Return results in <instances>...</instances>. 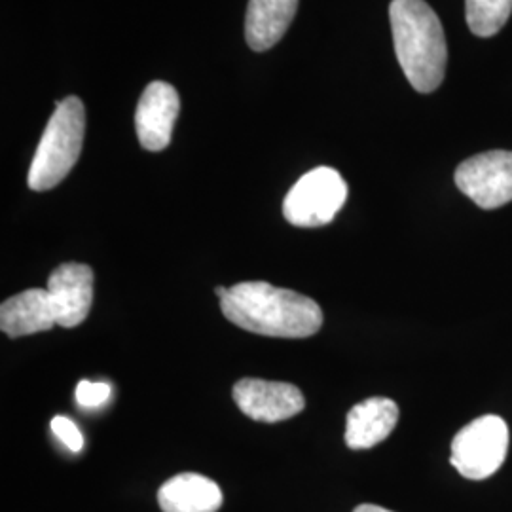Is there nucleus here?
I'll return each instance as SVG.
<instances>
[{
	"instance_id": "nucleus-1",
	"label": "nucleus",
	"mask_w": 512,
	"mask_h": 512,
	"mask_svg": "<svg viewBox=\"0 0 512 512\" xmlns=\"http://www.w3.org/2000/svg\"><path fill=\"white\" fill-rule=\"evenodd\" d=\"M220 310L236 327L270 338H310L323 327V311L315 300L266 281L238 283Z\"/></svg>"
},
{
	"instance_id": "nucleus-2",
	"label": "nucleus",
	"mask_w": 512,
	"mask_h": 512,
	"mask_svg": "<svg viewBox=\"0 0 512 512\" xmlns=\"http://www.w3.org/2000/svg\"><path fill=\"white\" fill-rule=\"evenodd\" d=\"M399 65L420 93L439 90L448 63V46L439 16L425 0H393L389 6Z\"/></svg>"
},
{
	"instance_id": "nucleus-3",
	"label": "nucleus",
	"mask_w": 512,
	"mask_h": 512,
	"mask_svg": "<svg viewBox=\"0 0 512 512\" xmlns=\"http://www.w3.org/2000/svg\"><path fill=\"white\" fill-rule=\"evenodd\" d=\"M86 133V110L78 97L55 103L54 114L42 133L27 184L35 192L52 190L61 183L80 158Z\"/></svg>"
},
{
	"instance_id": "nucleus-4",
	"label": "nucleus",
	"mask_w": 512,
	"mask_h": 512,
	"mask_svg": "<svg viewBox=\"0 0 512 512\" xmlns=\"http://www.w3.org/2000/svg\"><path fill=\"white\" fill-rule=\"evenodd\" d=\"M348 200V184L332 167H317L296 181L283 202L287 222L298 228H319L334 220Z\"/></svg>"
},
{
	"instance_id": "nucleus-5",
	"label": "nucleus",
	"mask_w": 512,
	"mask_h": 512,
	"mask_svg": "<svg viewBox=\"0 0 512 512\" xmlns=\"http://www.w3.org/2000/svg\"><path fill=\"white\" fill-rule=\"evenodd\" d=\"M509 450V427L499 416H482L465 425L452 442L450 463L469 480H484L499 471Z\"/></svg>"
},
{
	"instance_id": "nucleus-6",
	"label": "nucleus",
	"mask_w": 512,
	"mask_h": 512,
	"mask_svg": "<svg viewBox=\"0 0 512 512\" xmlns=\"http://www.w3.org/2000/svg\"><path fill=\"white\" fill-rule=\"evenodd\" d=\"M454 179L459 190L480 209L503 207L512 202V152L476 154L458 165Z\"/></svg>"
},
{
	"instance_id": "nucleus-7",
	"label": "nucleus",
	"mask_w": 512,
	"mask_h": 512,
	"mask_svg": "<svg viewBox=\"0 0 512 512\" xmlns=\"http://www.w3.org/2000/svg\"><path fill=\"white\" fill-rule=\"evenodd\" d=\"M234 401L239 410L262 423H277L298 416L306 401L302 391L293 384L243 378L234 385Z\"/></svg>"
},
{
	"instance_id": "nucleus-8",
	"label": "nucleus",
	"mask_w": 512,
	"mask_h": 512,
	"mask_svg": "<svg viewBox=\"0 0 512 512\" xmlns=\"http://www.w3.org/2000/svg\"><path fill=\"white\" fill-rule=\"evenodd\" d=\"M179 109L181 99L171 84L162 80L150 82L135 110V129L141 147L150 152L169 147Z\"/></svg>"
},
{
	"instance_id": "nucleus-9",
	"label": "nucleus",
	"mask_w": 512,
	"mask_h": 512,
	"mask_svg": "<svg viewBox=\"0 0 512 512\" xmlns=\"http://www.w3.org/2000/svg\"><path fill=\"white\" fill-rule=\"evenodd\" d=\"M57 325L73 329L86 321L93 302V270L86 264L67 262L55 268L48 279Z\"/></svg>"
},
{
	"instance_id": "nucleus-10",
	"label": "nucleus",
	"mask_w": 512,
	"mask_h": 512,
	"mask_svg": "<svg viewBox=\"0 0 512 512\" xmlns=\"http://www.w3.org/2000/svg\"><path fill=\"white\" fill-rule=\"evenodd\" d=\"M55 325L57 313L48 289L23 291L0 306V329L10 338L44 332Z\"/></svg>"
},
{
	"instance_id": "nucleus-11",
	"label": "nucleus",
	"mask_w": 512,
	"mask_h": 512,
	"mask_svg": "<svg viewBox=\"0 0 512 512\" xmlns=\"http://www.w3.org/2000/svg\"><path fill=\"white\" fill-rule=\"evenodd\" d=\"M399 421V406L385 397H370L355 404L346 420V444L351 450H368L387 439Z\"/></svg>"
},
{
	"instance_id": "nucleus-12",
	"label": "nucleus",
	"mask_w": 512,
	"mask_h": 512,
	"mask_svg": "<svg viewBox=\"0 0 512 512\" xmlns=\"http://www.w3.org/2000/svg\"><path fill=\"white\" fill-rule=\"evenodd\" d=\"M222 499L219 484L198 473L173 476L158 490V503L164 512H217Z\"/></svg>"
},
{
	"instance_id": "nucleus-13",
	"label": "nucleus",
	"mask_w": 512,
	"mask_h": 512,
	"mask_svg": "<svg viewBox=\"0 0 512 512\" xmlns=\"http://www.w3.org/2000/svg\"><path fill=\"white\" fill-rule=\"evenodd\" d=\"M298 10V0H249L245 38L251 50L266 52L285 37Z\"/></svg>"
},
{
	"instance_id": "nucleus-14",
	"label": "nucleus",
	"mask_w": 512,
	"mask_h": 512,
	"mask_svg": "<svg viewBox=\"0 0 512 512\" xmlns=\"http://www.w3.org/2000/svg\"><path fill=\"white\" fill-rule=\"evenodd\" d=\"M511 14L512 0H465L467 25L476 37H494L505 27Z\"/></svg>"
},
{
	"instance_id": "nucleus-15",
	"label": "nucleus",
	"mask_w": 512,
	"mask_h": 512,
	"mask_svg": "<svg viewBox=\"0 0 512 512\" xmlns=\"http://www.w3.org/2000/svg\"><path fill=\"white\" fill-rule=\"evenodd\" d=\"M110 393H112V387L105 382L82 380L76 385V403L82 408H99L109 401Z\"/></svg>"
},
{
	"instance_id": "nucleus-16",
	"label": "nucleus",
	"mask_w": 512,
	"mask_h": 512,
	"mask_svg": "<svg viewBox=\"0 0 512 512\" xmlns=\"http://www.w3.org/2000/svg\"><path fill=\"white\" fill-rule=\"evenodd\" d=\"M52 433L57 439L65 444V448H69L73 454L82 452L84 448V437L80 433V429L76 427V423L65 416H55L52 420Z\"/></svg>"
},
{
	"instance_id": "nucleus-17",
	"label": "nucleus",
	"mask_w": 512,
	"mask_h": 512,
	"mask_svg": "<svg viewBox=\"0 0 512 512\" xmlns=\"http://www.w3.org/2000/svg\"><path fill=\"white\" fill-rule=\"evenodd\" d=\"M353 512H393L387 511L384 507H378V505H370V503H365V505H359L357 509Z\"/></svg>"
},
{
	"instance_id": "nucleus-18",
	"label": "nucleus",
	"mask_w": 512,
	"mask_h": 512,
	"mask_svg": "<svg viewBox=\"0 0 512 512\" xmlns=\"http://www.w3.org/2000/svg\"><path fill=\"white\" fill-rule=\"evenodd\" d=\"M215 293H217V296H219V298H224V296H226V293H228V289H224V287H217V289H215Z\"/></svg>"
}]
</instances>
